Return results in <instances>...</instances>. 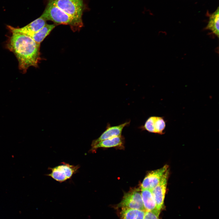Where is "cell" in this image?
Returning <instances> with one entry per match:
<instances>
[{
  "label": "cell",
  "mask_w": 219,
  "mask_h": 219,
  "mask_svg": "<svg viewBox=\"0 0 219 219\" xmlns=\"http://www.w3.org/2000/svg\"><path fill=\"white\" fill-rule=\"evenodd\" d=\"M7 27L11 34L6 41V47L16 57L19 70L25 73L30 67H37L41 59L40 44L30 36L17 31L14 27L8 25Z\"/></svg>",
  "instance_id": "cell-1"
},
{
  "label": "cell",
  "mask_w": 219,
  "mask_h": 219,
  "mask_svg": "<svg viewBox=\"0 0 219 219\" xmlns=\"http://www.w3.org/2000/svg\"><path fill=\"white\" fill-rule=\"evenodd\" d=\"M46 21L50 20L58 24L69 25L74 31L83 26L82 20L74 17L59 9L49 0L43 13L41 16Z\"/></svg>",
  "instance_id": "cell-2"
},
{
  "label": "cell",
  "mask_w": 219,
  "mask_h": 219,
  "mask_svg": "<svg viewBox=\"0 0 219 219\" xmlns=\"http://www.w3.org/2000/svg\"><path fill=\"white\" fill-rule=\"evenodd\" d=\"M117 207L121 209H131L145 211L143 202L141 189L139 188H134L125 193Z\"/></svg>",
  "instance_id": "cell-3"
},
{
  "label": "cell",
  "mask_w": 219,
  "mask_h": 219,
  "mask_svg": "<svg viewBox=\"0 0 219 219\" xmlns=\"http://www.w3.org/2000/svg\"><path fill=\"white\" fill-rule=\"evenodd\" d=\"M59 9L76 18L82 20L83 0H50Z\"/></svg>",
  "instance_id": "cell-4"
},
{
  "label": "cell",
  "mask_w": 219,
  "mask_h": 219,
  "mask_svg": "<svg viewBox=\"0 0 219 219\" xmlns=\"http://www.w3.org/2000/svg\"><path fill=\"white\" fill-rule=\"evenodd\" d=\"M79 165H71L64 162L61 164L53 168H49L50 173L47 176L52 178L55 180L62 182L70 179L79 169Z\"/></svg>",
  "instance_id": "cell-5"
},
{
  "label": "cell",
  "mask_w": 219,
  "mask_h": 219,
  "mask_svg": "<svg viewBox=\"0 0 219 219\" xmlns=\"http://www.w3.org/2000/svg\"><path fill=\"white\" fill-rule=\"evenodd\" d=\"M168 165H165L158 169L148 173L141 185V188L152 190L160 181L164 174L168 170Z\"/></svg>",
  "instance_id": "cell-6"
},
{
  "label": "cell",
  "mask_w": 219,
  "mask_h": 219,
  "mask_svg": "<svg viewBox=\"0 0 219 219\" xmlns=\"http://www.w3.org/2000/svg\"><path fill=\"white\" fill-rule=\"evenodd\" d=\"M169 172L168 170L159 182L151 190L157 210L160 212L164 206Z\"/></svg>",
  "instance_id": "cell-7"
},
{
  "label": "cell",
  "mask_w": 219,
  "mask_h": 219,
  "mask_svg": "<svg viewBox=\"0 0 219 219\" xmlns=\"http://www.w3.org/2000/svg\"><path fill=\"white\" fill-rule=\"evenodd\" d=\"M166 121L163 117L152 116L149 117L144 124L139 128L151 133L163 134L166 126Z\"/></svg>",
  "instance_id": "cell-8"
},
{
  "label": "cell",
  "mask_w": 219,
  "mask_h": 219,
  "mask_svg": "<svg viewBox=\"0 0 219 219\" xmlns=\"http://www.w3.org/2000/svg\"><path fill=\"white\" fill-rule=\"evenodd\" d=\"M130 121H127L120 125L111 126L108 124L106 130L98 138L93 140L91 144L92 147L103 140L113 137L121 135L123 128L128 126Z\"/></svg>",
  "instance_id": "cell-9"
},
{
  "label": "cell",
  "mask_w": 219,
  "mask_h": 219,
  "mask_svg": "<svg viewBox=\"0 0 219 219\" xmlns=\"http://www.w3.org/2000/svg\"><path fill=\"white\" fill-rule=\"evenodd\" d=\"M46 24V21L40 16L23 27L14 28L17 31L29 36L38 32Z\"/></svg>",
  "instance_id": "cell-10"
},
{
  "label": "cell",
  "mask_w": 219,
  "mask_h": 219,
  "mask_svg": "<svg viewBox=\"0 0 219 219\" xmlns=\"http://www.w3.org/2000/svg\"><path fill=\"white\" fill-rule=\"evenodd\" d=\"M124 144V138L121 135L113 137L100 141L92 147L90 151H93L99 148L122 147Z\"/></svg>",
  "instance_id": "cell-11"
},
{
  "label": "cell",
  "mask_w": 219,
  "mask_h": 219,
  "mask_svg": "<svg viewBox=\"0 0 219 219\" xmlns=\"http://www.w3.org/2000/svg\"><path fill=\"white\" fill-rule=\"evenodd\" d=\"M143 202L145 211L159 212L157 210L156 204L151 190L141 188Z\"/></svg>",
  "instance_id": "cell-12"
},
{
  "label": "cell",
  "mask_w": 219,
  "mask_h": 219,
  "mask_svg": "<svg viewBox=\"0 0 219 219\" xmlns=\"http://www.w3.org/2000/svg\"><path fill=\"white\" fill-rule=\"evenodd\" d=\"M145 212L137 209H122L120 217L121 219H144Z\"/></svg>",
  "instance_id": "cell-13"
},
{
  "label": "cell",
  "mask_w": 219,
  "mask_h": 219,
  "mask_svg": "<svg viewBox=\"0 0 219 219\" xmlns=\"http://www.w3.org/2000/svg\"><path fill=\"white\" fill-rule=\"evenodd\" d=\"M55 26L56 25L54 24H46L38 32L29 36L36 43L40 44Z\"/></svg>",
  "instance_id": "cell-14"
},
{
  "label": "cell",
  "mask_w": 219,
  "mask_h": 219,
  "mask_svg": "<svg viewBox=\"0 0 219 219\" xmlns=\"http://www.w3.org/2000/svg\"><path fill=\"white\" fill-rule=\"evenodd\" d=\"M209 20L206 29L211 30L219 36V8L212 14H209Z\"/></svg>",
  "instance_id": "cell-15"
},
{
  "label": "cell",
  "mask_w": 219,
  "mask_h": 219,
  "mask_svg": "<svg viewBox=\"0 0 219 219\" xmlns=\"http://www.w3.org/2000/svg\"><path fill=\"white\" fill-rule=\"evenodd\" d=\"M159 212L152 211H145L144 219H159Z\"/></svg>",
  "instance_id": "cell-16"
}]
</instances>
